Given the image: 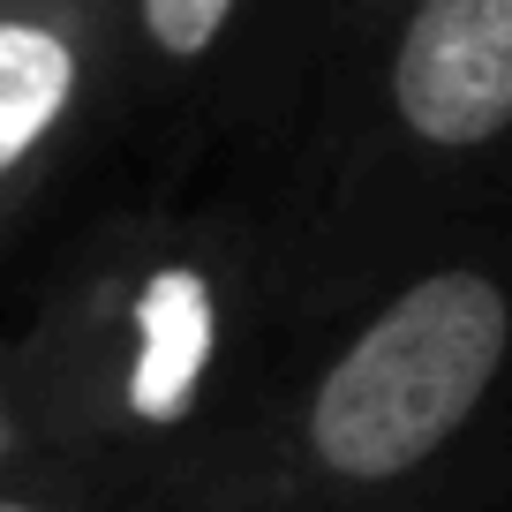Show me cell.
Returning a JSON list of instances; mask_svg holds the SVG:
<instances>
[{
	"label": "cell",
	"instance_id": "2",
	"mask_svg": "<svg viewBox=\"0 0 512 512\" xmlns=\"http://www.w3.org/2000/svg\"><path fill=\"white\" fill-rule=\"evenodd\" d=\"M392 113L430 151H475L512 128V0H415L392 46Z\"/></svg>",
	"mask_w": 512,
	"mask_h": 512
},
{
	"label": "cell",
	"instance_id": "4",
	"mask_svg": "<svg viewBox=\"0 0 512 512\" xmlns=\"http://www.w3.org/2000/svg\"><path fill=\"white\" fill-rule=\"evenodd\" d=\"M83 98V46L46 16H0V181H16Z\"/></svg>",
	"mask_w": 512,
	"mask_h": 512
},
{
	"label": "cell",
	"instance_id": "5",
	"mask_svg": "<svg viewBox=\"0 0 512 512\" xmlns=\"http://www.w3.org/2000/svg\"><path fill=\"white\" fill-rule=\"evenodd\" d=\"M234 8L241 0H136V23H144V38H151L159 61L189 68V61H204V53H219Z\"/></svg>",
	"mask_w": 512,
	"mask_h": 512
},
{
	"label": "cell",
	"instance_id": "3",
	"mask_svg": "<svg viewBox=\"0 0 512 512\" xmlns=\"http://www.w3.org/2000/svg\"><path fill=\"white\" fill-rule=\"evenodd\" d=\"M219 354V294L196 264H159L136 287L128 309V369H121V407L151 430L189 422L196 392Z\"/></svg>",
	"mask_w": 512,
	"mask_h": 512
},
{
	"label": "cell",
	"instance_id": "6",
	"mask_svg": "<svg viewBox=\"0 0 512 512\" xmlns=\"http://www.w3.org/2000/svg\"><path fill=\"white\" fill-rule=\"evenodd\" d=\"M0 512H38V505H23V497H0Z\"/></svg>",
	"mask_w": 512,
	"mask_h": 512
},
{
	"label": "cell",
	"instance_id": "1",
	"mask_svg": "<svg viewBox=\"0 0 512 512\" xmlns=\"http://www.w3.org/2000/svg\"><path fill=\"white\" fill-rule=\"evenodd\" d=\"M512 354V294L475 264H445L400 287L309 392V460L332 482L377 490L467 430Z\"/></svg>",
	"mask_w": 512,
	"mask_h": 512
}]
</instances>
